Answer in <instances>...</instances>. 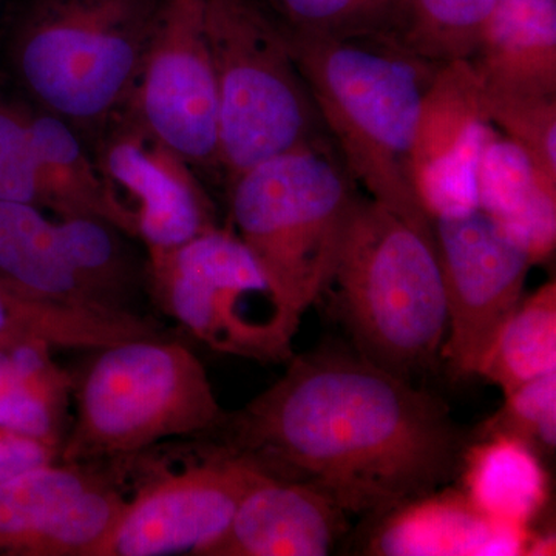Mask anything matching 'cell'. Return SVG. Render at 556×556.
Listing matches in <instances>:
<instances>
[{
  "label": "cell",
  "mask_w": 556,
  "mask_h": 556,
  "mask_svg": "<svg viewBox=\"0 0 556 556\" xmlns=\"http://www.w3.org/2000/svg\"><path fill=\"white\" fill-rule=\"evenodd\" d=\"M288 362L274 386L226 415L219 445L357 517H383L456 473L464 439L439 399L361 354Z\"/></svg>",
  "instance_id": "1"
},
{
  "label": "cell",
  "mask_w": 556,
  "mask_h": 556,
  "mask_svg": "<svg viewBox=\"0 0 556 556\" xmlns=\"http://www.w3.org/2000/svg\"><path fill=\"white\" fill-rule=\"evenodd\" d=\"M288 39L350 177L369 199L431 222L416 193L413 150L424 97L442 65L420 60L380 33Z\"/></svg>",
  "instance_id": "2"
},
{
  "label": "cell",
  "mask_w": 556,
  "mask_h": 556,
  "mask_svg": "<svg viewBox=\"0 0 556 556\" xmlns=\"http://www.w3.org/2000/svg\"><path fill=\"white\" fill-rule=\"evenodd\" d=\"M332 285L361 356L407 380L442 358L447 305L431 222L358 200Z\"/></svg>",
  "instance_id": "3"
},
{
  "label": "cell",
  "mask_w": 556,
  "mask_h": 556,
  "mask_svg": "<svg viewBox=\"0 0 556 556\" xmlns=\"http://www.w3.org/2000/svg\"><path fill=\"white\" fill-rule=\"evenodd\" d=\"M163 0H27L10 39L36 108L98 135L126 108Z\"/></svg>",
  "instance_id": "4"
},
{
  "label": "cell",
  "mask_w": 556,
  "mask_h": 556,
  "mask_svg": "<svg viewBox=\"0 0 556 556\" xmlns=\"http://www.w3.org/2000/svg\"><path fill=\"white\" fill-rule=\"evenodd\" d=\"M94 353L75 386L78 412L61 463L135 459L166 439L214 433L225 422L206 368L181 342L137 338Z\"/></svg>",
  "instance_id": "5"
},
{
  "label": "cell",
  "mask_w": 556,
  "mask_h": 556,
  "mask_svg": "<svg viewBox=\"0 0 556 556\" xmlns=\"http://www.w3.org/2000/svg\"><path fill=\"white\" fill-rule=\"evenodd\" d=\"M321 144L274 156L230 181L237 236L300 316L331 287L358 197Z\"/></svg>",
  "instance_id": "6"
},
{
  "label": "cell",
  "mask_w": 556,
  "mask_h": 556,
  "mask_svg": "<svg viewBox=\"0 0 556 556\" xmlns=\"http://www.w3.org/2000/svg\"><path fill=\"white\" fill-rule=\"evenodd\" d=\"M217 76L219 167L229 181L263 161L321 144L316 102L283 28L260 0H204Z\"/></svg>",
  "instance_id": "7"
},
{
  "label": "cell",
  "mask_w": 556,
  "mask_h": 556,
  "mask_svg": "<svg viewBox=\"0 0 556 556\" xmlns=\"http://www.w3.org/2000/svg\"><path fill=\"white\" fill-rule=\"evenodd\" d=\"M148 287L164 313L217 353L262 364L292 357L303 316L232 230L214 228L148 258Z\"/></svg>",
  "instance_id": "8"
},
{
  "label": "cell",
  "mask_w": 556,
  "mask_h": 556,
  "mask_svg": "<svg viewBox=\"0 0 556 556\" xmlns=\"http://www.w3.org/2000/svg\"><path fill=\"white\" fill-rule=\"evenodd\" d=\"M124 113L193 169L219 166L217 76L204 0H163Z\"/></svg>",
  "instance_id": "9"
},
{
  "label": "cell",
  "mask_w": 556,
  "mask_h": 556,
  "mask_svg": "<svg viewBox=\"0 0 556 556\" xmlns=\"http://www.w3.org/2000/svg\"><path fill=\"white\" fill-rule=\"evenodd\" d=\"M263 473L247 457L208 445L186 466L138 485L98 556H203Z\"/></svg>",
  "instance_id": "10"
},
{
  "label": "cell",
  "mask_w": 556,
  "mask_h": 556,
  "mask_svg": "<svg viewBox=\"0 0 556 556\" xmlns=\"http://www.w3.org/2000/svg\"><path fill=\"white\" fill-rule=\"evenodd\" d=\"M431 225L447 305L441 356L457 378H470L525 298L533 263L479 207Z\"/></svg>",
  "instance_id": "11"
},
{
  "label": "cell",
  "mask_w": 556,
  "mask_h": 556,
  "mask_svg": "<svg viewBox=\"0 0 556 556\" xmlns=\"http://www.w3.org/2000/svg\"><path fill=\"white\" fill-rule=\"evenodd\" d=\"M94 153L116 195H127L148 258L217 228L214 207L193 167L123 110L98 134Z\"/></svg>",
  "instance_id": "12"
},
{
  "label": "cell",
  "mask_w": 556,
  "mask_h": 556,
  "mask_svg": "<svg viewBox=\"0 0 556 556\" xmlns=\"http://www.w3.org/2000/svg\"><path fill=\"white\" fill-rule=\"evenodd\" d=\"M490 130L473 64L439 67L424 97L413 150L416 193L430 219L478 208V161Z\"/></svg>",
  "instance_id": "13"
},
{
  "label": "cell",
  "mask_w": 556,
  "mask_h": 556,
  "mask_svg": "<svg viewBox=\"0 0 556 556\" xmlns=\"http://www.w3.org/2000/svg\"><path fill=\"white\" fill-rule=\"evenodd\" d=\"M345 518L317 486L263 473L203 556H325L345 532Z\"/></svg>",
  "instance_id": "14"
},
{
  "label": "cell",
  "mask_w": 556,
  "mask_h": 556,
  "mask_svg": "<svg viewBox=\"0 0 556 556\" xmlns=\"http://www.w3.org/2000/svg\"><path fill=\"white\" fill-rule=\"evenodd\" d=\"M368 551L382 556L526 555L529 527L486 517L464 493H430L380 517Z\"/></svg>",
  "instance_id": "15"
},
{
  "label": "cell",
  "mask_w": 556,
  "mask_h": 556,
  "mask_svg": "<svg viewBox=\"0 0 556 556\" xmlns=\"http://www.w3.org/2000/svg\"><path fill=\"white\" fill-rule=\"evenodd\" d=\"M477 195L478 207L525 249L533 265L554 254L556 182L493 126L479 155Z\"/></svg>",
  "instance_id": "16"
},
{
  "label": "cell",
  "mask_w": 556,
  "mask_h": 556,
  "mask_svg": "<svg viewBox=\"0 0 556 556\" xmlns=\"http://www.w3.org/2000/svg\"><path fill=\"white\" fill-rule=\"evenodd\" d=\"M28 123L47 211L60 218H101L138 240L134 211L101 174L83 135L30 102Z\"/></svg>",
  "instance_id": "17"
},
{
  "label": "cell",
  "mask_w": 556,
  "mask_h": 556,
  "mask_svg": "<svg viewBox=\"0 0 556 556\" xmlns=\"http://www.w3.org/2000/svg\"><path fill=\"white\" fill-rule=\"evenodd\" d=\"M470 62L486 89L556 97V0H497Z\"/></svg>",
  "instance_id": "18"
},
{
  "label": "cell",
  "mask_w": 556,
  "mask_h": 556,
  "mask_svg": "<svg viewBox=\"0 0 556 556\" xmlns=\"http://www.w3.org/2000/svg\"><path fill=\"white\" fill-rule=\"evenodd\" d=\"M42 340L0 342V427L61 450L75 379Z\"/></svg>",
  "instance_id": "19"
},
{
  "label": "cell",
  "mask_w": 556,
  "mask_h": 556,
  "mask_svg": "<svg viewBox=\"0 0 556 556\" xmlns=\"http://www.w3.org/2000/svg\"><path fill=\"white\" fill-rule=\"evenodd\" d=\"M464 495L486 517L529 527L548 500V477L535 448L507 434H486L460 459Z\"/></svg>",
  "instance_id": "20"
},
{
  "label": "cell",
  "mask_w": 556,
  "mask_h": 556,
  "mask_svg": "<svg viewBox=\"0 0 556 556\" xmlns=\"http://www.w3.org/2000/svg\"><path fill=\"white\" fill-rule=\"evenodd\" d=\"M0 285L33 298L98 309L70 269L56 222L31 204L0 201Z\"/></svg>",
  "instance_id": "21"
},
{
  "label": "cell",
  "mask_w": 556,
  "mask_h": 556,
  "mask_svg": "<svg viewBox=\"0 0 556 556\" xmlns=\"http://www.w3.org/2000/svg\"><path fill=\"white\" fill-rule=\"evenodd\" d=\"M160 334L159 325L141 314L64 305L0 285V342L35 339L49 343L53 350L94 351L124 340Z\"/></svg>",
  "instance_id": "22"
},
{
  "label": "cell",
  "mask_w": 556,
  "mask_h": 556,
  "mask_svg": "<svg viewBox=\"0 0 556 556\" xmlns=\"http://www.w3.org/2000/svg\"><path fill=\"white\" fill-rule=\"evenodd\" d=\"M58 239L70 269L94 308L139 314V291L148 285V262H139L131 237L94 217L56 219Z\"/></svg>",
  "instance_id": "23"
},
{
  "label": "cell",
  "mask_w": 556,
  "mask_h": 556,
  "mask_svg": "<svg viewBox=\"0 0 556 556\" xmlns=\"http://www.w3.org/2000/svg\"><path fill=\"white\" fill-rule=\"evenodd\" d=\"M115 463L42 464L0 482V556H30L62 508L102 481Z\"/></svg>",
  "instance_id": "24"
},
{
  "label": "cell",
  "mask_w": 556,
  "mask_h": 556,
  "mask_svg": "<svg viewBox=\"0 0 556 556\" xmlns=\"http://www.w3.org/2000/svg\"><path fill=\"white\" fill-rule=\"evenodd\" d=\"M497 0H397L383 36L431 64L477 56Z\"/></svg>",
  "instance_id": "25"
},
{
  "label": "cell",
  "mask_w": 556,
  "mask_h": 556,
  "mask_svg": "<svg viewBox=\"0 0 556 556\" xmlns=\"http://www.w3.org/2000/svg\"><path fill=\"white\" fill-rule=\"evenodd\" d=\"M556 369V285L525 295L501 328L479 375L504 394Z\"/></svg>",
  "instance_id": "26"
},
{
  "label": "cell",
  "mask_w": 556,
  "mask_h": 556,
  "mask_svg": "<svg viewBox=\"0 0 556 556\" xmlns=\"http://www.w3.org/2000/svg\"><path fill=\"white\" fill-rule=\"evenodd\" d=\"M288 35L353 38L386 30L397 0H260Z\"/></svg>",
  "instance_id": "27"
},
{
  "label": "cell",
  "mask_w": 556,
  "mask_h": 556,
  "mask_svg": "<svg viewBox=\"0 0 556 556\" xmlns=\"http://www.w3.org/2000/svg\"><path fill=\"white\" fill-rule=\"evenodd\" d=\"M482 100L486 121L556 182V97L507 93L482 84Z\"/></svg>",
  "instance_id": "28"
},
{
  "label": "cell",
  "mask_w": 556,
  "mask_h": 556,
  "mask_svg": "<svg viewBox=\"0 0 556 556\" xmlns=\"http://www.w3.org/2000/svg\"><path fill=\"white\" fill-rule=\"evenodd\" d=\"M0 201L47 211L33 146L28 104L0 89Z\"/></svg>",
  "instance_id": "29"
},
{
  "label": "cell",
  "mask_w": 556,
  "mask_h": 556,
  "mask_svg": "<svg viewBox=\"0 0 556 556\" xmlns=\"http://www.w3.org/2000/svg\"><path fill=\"white\" fill-rule=\"evenodd\" d=\"M506 402L484 434H507L527 442L536 452H554L556 444V369L504 394Z\"/></svg>",
  "instance_id": "30"
},
{
  "label": "cell",
  "mask_w": 556,
  "mask_h": 556,
  "mask_svg": "<svg viewBox=\"0 0 556 556\" xmlns=\"http://www.w3.org/2000/svg\"><path fill=\"white\" fill-rule=\"evenodd\" d=\"M61 450L0 427V482L21 471L60 460Z\"/></svg>",
  "instance_id": "31"
},
{
  "label": "cell",
  "mask_w": 556,
  "mask_h": 556,
  "mask_svg": "<svg viewBox=\"0 0 556 556\" xmlns=\"http://www.w3.org/2000/svg\"><path fill=\"white\" fill-rule=\"evenodd\" d=\"M555 544L556 540L554 533H546V535H535V533H532L529 544H527L526 555H555Z\"/></svg>",
  "instance_id": "32"
}]
</instances>
